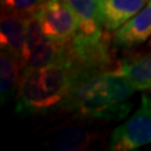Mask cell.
Returning a JSON list of instances; mask_svg holds the SVG:
<instances>
[{
	"label": "cell",
	"instance_id": "cell-5",
	"mask_svg": "<svg viewBox=\"0 0 151 151\" xmlns=\"http://www.w3.org/2000/svg\"><path fill=\"white\" fill-rule=\"evenodd\" d=\"M151 39V0L146 6L113 32L112 45L120 49H132Z\"/></svg>",
	"mask_w": 151,
	"mask_h": 151
},
{
	"label": "cell",
	"instance_id": "cell-10",
	"mask_svg": "<svg viewBox=\"0 0 151 151\" xmlns=\"http://www.w3.org/2000/svg\"><path fill=\"white\" fill-rule=\"evenodd\" d=\"M68 54V43H58L47 38L22 60V72L47 67L64 59Z\"/></svg>",
	"mask_w": 151,
	"mask_h": 151
},
{
	"label": "cell",
	"instance_id": "cell-3",
	"mask_svg": "<svg viewBox=\"0 0 151 151\" xmlns=\"http://www.w3.org/2000/svg\"><path fill=\"white\" fill-rule=\"evenodd\" d=\"M149 144H151V94L144 93L134 115L112 131L108 150L131 151Z\"/></svg>",
	"mask_w": 151,
	"mask_h": 151
},
{
	"label": "cell",
	"instance_id": "cell-4",
	"mask_svg": "<svg viewBox=\"0 0 151 151\" xmlns=\"http://www.w3.org/2000/svg\"><path fill=\"white\" fill-rule=\"evenodd\" d=\"M44 35L58 43H69L78 30V18L63 0H47L35 13Z\"/></svg>",
	"mask_w": 151,
	"mask_h": 151
},
{
	"label": "cell",
	"instance_id": "cell-8",
	"mask_svg": "<svg viewBox=\"0 0 151 151\" xmlns=\"http://www.w3.org/2000/svg\"><path fill=\"white\" fill-rule=\"evenodd\" d=\"M116 72L129 79L136 91L151 89V50L125 55Z\"/></svg>",
	"mask_w": 151,
	"mask_h": 151
},
{
	"label": "cell",
	"instance_id": "cell-14",
	"mask_svg": "<svg viewBox=\"0 0 151 151\" xmlns=\"http://www.w3.org/2000/svg\"><path fill=\"white\" fill-rule=\"evenodd\" d=\"M149 44H150V47H151V39H150V40H149Z\"/></svg>",
	"mask_w": 151,
	"mask_h": 151
},
{
	"label": "cell",
	"instance_id": "cell-11",
	"mask_svg": "<svg viewBox=\"0 0 151 151\" xmlns=\"http://www.w3.org/2000/svg\"><path fill=\"white\" fill-rule=\"evenodd\" d=\"M96 139L97 135L87 127L79 125H68L55 132L52 137L50 145L55 150L78 151L88 149Z\"/></svg>",
	"mask_w": 151,
	"mask_h": 151
},
{
	"label": "cell",
	"instance_id": "cell-7",
	"mask_svg": "<svg viewBox=\"0 0 151 151\" xmlns=\"http://www.w3.org/2000/svg\"><path fill=\"white\" fill-rule=\"evenodd\" d=\"M78 18V30L74 38L82 40H98L103 38L102 28L97 14L98 0H63Z\"/></svg>",
	"mask_w": 151,
	"mask_h": 151
},
{
	"label": "cell",
	"instance_id": "cell-13",
	"mask_svg": "<svg viewBox=\"0 0 151 151\" xmlns=\"http://www.w3.org/2000/svg\"><path fill=\"white\" fill-rule=\"evenodd\" d=\"M47 3V0H1V13H17L32 17Z\"/></svg>",
	"mask_w": 151,
	"mask_h": 151
},
{
	"label": "cell",
	"instance_id": "cell-12",
	"mask_svg": "<svg viewBox=\"0 0 151 151\" xmlns=\"http://www.w3.org/2000/svg\"><path fill=\"white\" fill-rule=\"evenodd\" d=\"M22 74L20 58L6 49L0 52V96L1 103L8 102L18 92Z\"/></svg>",
	"mask_w": 151,
	"mask_h": 151
},
{
	"label": "cell",
	"instance_id": "cell-2",
	"mask_svg": "<svg viewBox=\"0 0 151 151\" xmlns=\"http://www.w3.org/2000/svg\"><path fill=\"white\" fill-rule=\"evenodd\" d=\"M135 91L116 70L89 72L76 84L63 108L83 120H120L129 113L131 103L127 101Z\"/></svg>",
	"mask_w": 151,
	"mask_h": 151
},
{
	"label": "cell",
	"instance_id": "cell-6",
	"mask_svg": "<svg viewBox=\"0 0 151 151\" xmlns=\"http://www.w3.org/2000/svg\"><path fill=\"white\" fill-rule=\"evenodd\" d=\"M150 0H98L97 14L106 32H115L146 6Z\"/></svg>",
	"mask_w": 151,
	"mask_h": 151
},
{
	"label": "cell",
	"instance_id": "cell-1",
	"mask_svg": "<svg viewBox=\"0 0 151 151\" xmlns=\"http://www.w3.org/2000/svg\"><path fill=\"white\" fill-rule=\"evenodd\" d=\"M89 72L96 70L86 68L70 53L47 67L23 70L17 92V111L33 115L64 107L76 84Z\"/></svg>",
	"mask_w": 151,
	"mask_h": 151
},
{
	"label": "cell",
	"instance_id": "cell-9",
	"mask_svg": "<svg viewBox=\"0 0 151 151\" xmlns=\"http://www.w3.org/2000/svg\"><path fill=\"white\" fill-rule=\"evenodd\" d=\"M29 17L17 13H1L0 22V45L20 58L25 44Z\"/></svg>",
	"mask_w": 151,
	"mask_h": 151
}]
</instances>
